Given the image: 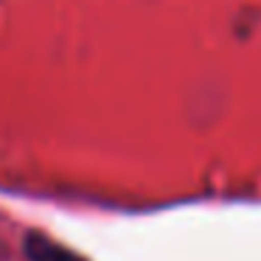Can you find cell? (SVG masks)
I'll return each mask as SVG.
<instances>
[{
	"mask_svg": "<svg viewBox=\"0 0 261 261\" xmlns=\"http://www.w3.org/2000/svg\"><path fill=\"white\" fill-rule=\"evenodd\" d=\"M25 255H29V261H85L79 253L68 250L65 244H57L54 239L42 236V233H29Z\"/></svg>",
	"mask_w": 261,
	"mask_h": 261,
	"instance_id": "cell-1",
	"label": "cell"
}]
</instances>
